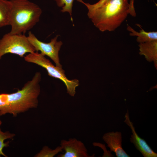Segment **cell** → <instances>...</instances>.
Instances as JSON below:
<instances>
[{
  "label": "cell",
  "instance_id": "obj_1",
  "mask_svg": "<svg viewBox=\"0 0 157 157\" xmlns=\"http://www.w3.org/2000/svg\"><path fill=\"white\" fill-rule=\"evenodd\" d=\"M41 78L40 73L37 72L21 89L10 94H0V116L9 113L16 117L18 114L36 108L40 92Z\"/></svg>",
  "mask_w": 157,
  "mask_h": 157
},
{
  "label": "cell",
  "instance_id": "obj_2",
  "mask_svg": "<svg viewBox=\"0 0 157 157\" xmlns=\"http://www.w3.org/2000/svg\"><path fill=\"white\" fill-rule=\"evenodd\" d=\"M87 15L101 32L113 31L119 27L129 14L128 0H106L99 6L88 9Z\"/></svg>",
  "mask_w": 157,
  "mask_h": 157
},
{
  "label": "cell",
  "instance_id": "obj_3",
  "mask_svg": "<svg viewBox=\"0 0 157 157\" xmlns=\"http://www.w3.org/2000/svg\"><path fill=\"white\" fill-rule=\"evenodd\" d=\"M9 25L11 34H24L33 28L40 20L42 13L40 8L28 0H10Z\"/></svg>",
  "mask_w": 157,
  "mask_h": 157
},
{
  "label": "cell",
  "instance_id": "obj_4",
  "mask_svg": "<svg viewBox=\"0 0 157 157\" xmlns=\"http://www.w3.org/2000/svg\"><path fill=\"white\" fill-rule=\"evenodd\" d=\"M24 57L26 61L44 68L49 76L61 80L66 86L67 93L71 96H74L76 88L79 85V81L76 79H68L62 67L55 66L45 56L38 52L29 53Z\"/></svg>",
  "mask_w": 157,
  "mask_h": 157
},
{
  "label": "cell",
  "instance_id": "obj_5",
  "mask_svg": "<svg viewBox=\"0 0 157 157\" xmlns=\"http://www.w3.org/2000/svg\"><path fill=\"white\" fill-rule=\"evenodd\" d=\"M35 52L24 34H5L0 40V60L7 53L18 55L22 58L27 53Z\"/></svg>",
  "mask_w": 157,
  "mask_h": 157
},
{
  "label": "cell",
  "instance_id": "obj_6",
  "mask_svg": "<svg viewBox=\"0 0 157 157\" xmlns=\"http://www.w3.org/2000/svg\"><path fill=\"white\" fill-rule=\"evenodd\" d=\"M58 35L52 38L48 43H45L39 40L35 35L30 31L27 36L28 39L35 48V51H40V53L49 57L53 61L56 66L62 67L60 63L59 52L63 44L61 41H58Z\"/></svg>",
  "mask_w": 157,
  "mask_h": 157
},
{
  "label": "cell",
  "instance_id": "obj_7",
  "mask_svg": "<svg viewBox=\"0 0 157 157\" xmlns=\"http://www.w3.org/2000/svg\"><path fill=\"white\" fill-rule=\"evenodd\" d=\"M60 146L64 150V154L59 155V157H90L84 144L76 139L70 138L68 140H62Z\"/></svg>",
  "mask_w": 157,
  "mask_h": 157
},
{
  "label": "cell",
  "instance_id": "obj_8",
  "mask_svg": "<svg viewBox=\"0 0 157 157\" xmlns=\"http://www.w3.org/2000/svg\"><path fill=\"white\" fill-rule=\"evenodd\" d=\"M125 122L131 129L132 134L130 138V142L133 143L136 149L144 157H157L155 153L144 139L139 137L135 131L133 123L130 121L129 112L125 114Z\"/></svg>",
  "mask_w": 157,
  "mask_h": 157
},
{
  "label": "cell",
  "instance_id": "obj_9",
  "mask_svg": "<svg viewBox=\"0 0 157 157\" xmlns=\"http://www.w3.org/2000/svg\"><path fill=\"white\" fill-rule=\"evenodd\" d=\"M111 151L114 152L117 157H129L122 147L121 133L116 131L105 133L102 137Z\"/></svg>",
  "mask_w": 157,
  "mask_h": 157
},
{
  "label": "cell",
  "instance_id": "obj_10",
  "mask_svg": "<svg viewBox=\"0 0 157 157\" xmlns=\"http://www.w3.org/2000/svg\"><path fill=\"white\" fill-rule=\"evenodd\" d=\"M139 54L144 56L149 61H154L157 67V40L140 43Z\"/></svg>",
  "mask_w": 157,
  "mask_h": 157
},
{
  "label": "cell",
  "instance_id": "obj_11",
  "mask_svg": "<svg viewBox=\"0 0 157 157\" xmlns=\"http://www.w3.org/2000/svg\"><path fill=\"white\" fill-rule=\"evenodd\" d=\"M139 26L141 29L139 32L135 30L129 25H128L127 27V30L130 32L129 33L130 36L137 37L136 41L140 43L157 40V31L147 32Z\"/></svg>",
  "mask_w": 157,
  "mask_h": 157
},
{
  "label": "cell",
  "instance_id": "obj_12",
  "mask_svg": "<svg viewBox=\"0 0 157 157\" xmlns=\"http://www.w3.org/2000/svg\"><path fill=\"white\" fill-rule=\"evenodd\" d=\"M12 6L10 0H0V28L9 25Z\"/></svg>",
  "mask_w": 157,
  "mask_h": 157
},
{
  "label": "cell",
  "instance_id": "obj_13",
  "mask_svg": "<svg viewBox=\"0 0 157 157\" xmlns=\"http://www.w3.org/2000/svg\"><path fill=\"white\" fill-rule=\"evenodd\" d=\"M63 150L60 146L57 147L54 149H52L45 146L43 147L42 150L35 157H53L59 152H62Z\"/></svg>",
  "mask_w": 157,
  "mask_h": 157
},
{
  "label": "cell",
  "instance_id": "obj_14",
  "mask_svg": "<svg viewBox=\"0 0 157 157\" xmlns=\"http://www.w3.org/2000/svg\"><path fill=\"white\" fill-rule=\"evenodd\" d=\"M15 134L11 133L9 131L3 132L0 128V157L1 156L7 157V156L3 151V149L5 147L9 146V142H4V140L7 139H12Z\"/></svg>",
  "mask_w": 157,
  "mask_h": 157
},
{
  "label": "cell",
  "instance_id": "obj_15",
  "mask_svg": "<svg viewBox=\"0 0 157 157\" xmlns=\"http://www.w3.org/2000/svg\"><path fill=\"white\" fill-rule=\"evenodd\" d=\"M56 2L57 6L60 7H62V12H67L69 14L71 19L73 21L72 17V7L74 0H54Z\"/></svg>",
  "mask_w": 157,
  "mask_h": 157
},
{
  "label": "cell",
  "instance_id": "obj_16",
  "mask_svg": "<svg viewBox=\"0 0 157 157\" xmlns=\"http://www.w3.org/2000/svg\"><path fill=\"white\" fill-rule=\"evenodd\" d=\"M77 1L85 5L88 9H91L96 8L101 5L106 0H99L97 3L91 4L89 3H85L82 0H76Z\"/></svg>",
  "mask_w": 157,
  "mask_h": 157
},
{
  "label": "cell",
  "instance_id": "obj_17",
  "mask_svg": "<svg viewBox=\"0 0 157 157\" xmlns=\"http://www.w3.org/2000/svg\"><path fill=\"white\" fill-rule=\"evenodd\" d=\"M134 0H130L129 5V14L131 16L135 17L136 16V13L134 6Z\"/></svg>",
  "mask_w": 157,
  "mask_h": 157
},
{
  "label": "cell",
  "instance_id": "obj_18",
  "mask_svg": "<svg viewBox=\"0 0 157 157\" xmlns=\"http://www.w3.org/2000/svg\"><path fill=\"white\" fill-rule=\"evenodd\" d=\"M1 124H2V122L0 119V126L1 125Z\"/></svg>",
  "mask_w": 157,
  "mask_h": 157
}]
</instances>
